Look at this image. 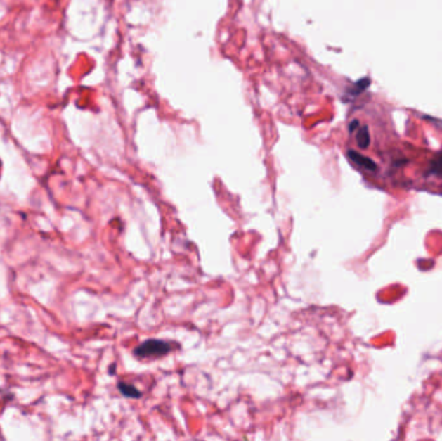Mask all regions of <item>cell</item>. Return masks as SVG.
Instances as JSON below:
<instances>
[{
    "mask_svg": "<svg viewBox=\"0 0 442 441\" xmlns=\"http://www.w3.org/2000/svg\"><path fill=\"white\" fill-rule=\"evenodd\" d=\"M118 388H119V391H121L124 396H129V397H140L141 396V392L137 390L136 387H134L132 385H129V383H124V382H119L118 383Z\"/></svg>",
    "mask_w": 442,
    "mask_h": 441,
    "instance_id": "obj_3",
    "label": "cell"
},
{
    "mask_svg": "<svg viewBox=\"0 0 442 441\" xmlns=\"http://www.w3.org/2000/svg\"><path fill=\"white\" fill-rule=\"evenodd\" d=\"M357 144H358V146L363 148V149L368 148L369 144H370V135H369V129H368V127H362V129L358 131Z\"/></svg>",
    "mask_w": 442,
    "mask_h": 441,
    "instance_id": "obj_4",
    "label": "cell"
},
{
    "mask_svg": "<svg viewBox=\"0 0 442 441\" xmlns=\"http://www.w3.org/2000/svg\"><path fill=\"white\" fill-rule=\"evenodd\" d=\"M172 351V347L169 342L158 340V339H149L144 343L135 348V356L140 359H158Z\"/></svg>",
    "mask_w": 442,
    "mask_h": 441,
    "instance_id": "obj_1",
    "label": "cell"
},
{
    "mask_svg": "<svg viewBox=\"0 0 442 441\" xmlns=\"http://www.w3.org/2000/svg\"><path fill=\"white\" fill-rule=\"evenodd\" d=\"M432 174L436 177H442V154L438 155L432 163Z\"/></svg>",
    "mask_w": 442,
    "mask_h": 441,
    "instance_id": "obj_5",
    "label": "cell"
},
{
    "mask_svg": "<svg viewBox=\"0 0 442 441\" xmlns=\"http://www.w3.org/2000/svg\"><path fill=\"white\" fill-rule=\"evenodd\" d=\"M348 155H349V158L353 160L357 166H360L362 169L368 170V171H375V170H377V165H375L370 158L363 157L360 153L349 151Z\"/></svg>",
    "mask_w": 442,
    "mask_h": 441,
    "instance_id": "obj_2",
    "label": "cell"
}]
</instances>
